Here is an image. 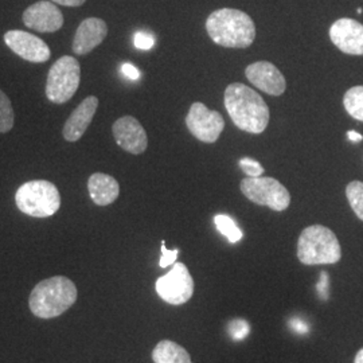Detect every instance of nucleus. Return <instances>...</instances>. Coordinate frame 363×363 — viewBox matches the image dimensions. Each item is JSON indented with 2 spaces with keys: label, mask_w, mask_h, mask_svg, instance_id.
Here are the masks:
<instances>
[{
  "label": "nucleus",
  "mask_w": 363,
  "mask_h": 363,
  "mask_svg": "<svg viewBox=\"0 0 363 363\" xmlns=\"http://www.w3.org/2000/svg\"><path fill=\"white\" fill-rule=\"evenodd\" d=\"M225 108L234 125L252 135L267 130L271 112L264 99L241 82L230 84L225 91Z\"/></svg>",
  "instance_id": "1"
},
{
  "label": "nucleus",
  "mask_w": 363,
  "mask_h": 363,
  "mask_svg": "<svg viewBox=\"0 0 363 363\" xmlns=\"http://www.w3.org/2000/svg\"><path fill=\"white\" fill-rule=\"evenodd\" d=\"M206 30L214 43L228 49H247L256 38L253 19L235 9H220L210 13Z\"/></svg>",
  "instance_id": "2"
},
{
  "label": "nucleus",
  "mask_w": 363,
  "mask_h": 363,
  "mask_svg": "<svg viewBox=\"0 0 363 363\" xmlns=\"http://www.w3.org/2000/svg\"><path fill=\"white\" fill-rule=\"evenodd\" d=\"M77 286L65 276L42 280L31 291L28 307L40 319H52L67 311L77 301Z\"/></svg>",
  "instance_id": "3"
},
{
  "label": "nucleus",
  "mask_w": 363,
  "mask_h": 363,
  "mask_svg": "<svg viewBox=\"0 0 363 363\" xmlns=\"http://www.w3.org/2000/svg\"><path fill=\"white\" fill-rule=\"evenodd\" d=\"M298 259L304 265L337 264L342 259L337 235L323 225L306 228L298 237Z\"/></svg>",
  "instance_id": "4"
},
{
  "label": "nucleus",
  "mask_w": 363,
  "mask_h": 363,
  "mask_svg": "<svg viewBox=\"0 0 363 363\" xmlns=\"http://www.w3.org/2000/svg\"><path fill=\"white\" fill-rule=\"evenodd\" d=\"M15 203L23 214L34 218H48L60 210L61 194L52 182L30 181L18 189Z\"/></svg>",
  "instance_id": "5"
},
{
  "label": "nucleus",
  "mask_w": 363,
  "mask_h": 363,
  "mask_svg": "<svg viewBox=\"0 0 363 363\" xmlns=\"http://www.w3.org/2000/svg\"><path fill=\"white\" fill-rule=\"evenodd\" d=\"M81 81V66L74 57L64 55L52 66L48 82L46 97L54 104H65L77 91Z\"/></svg>",
  "instance_id": "6"
},
{
  "label": "nucleus",
  "mask_w": 363,
  "mask_h": 363,
  "mask_svg": "<svg viewBox=\"0 0 363 363\" xmlns=\"http://www.w3.org/2000/svg\"><path fill=\"white\" fill-rule=\"evenodd\" d=\"M240 189L247 199L259 206H267L273 211H284L291 203V194L286 187L271 177L245 178Z\"/></svg>",
  "instance_id": "7"
},
{
  "label": "nucleus",
  "mask_w": 363,
  "mask_h": 363,
  "mask_svg": "<svg viewBox=\"0 0 363 363\" xmlns=\"http://www.w3.org/2000/svg\"><path fill=\"white\" fill-rule=\"evenodd\" d=\"M156 292L166 303L182 306L193 298L194 280L187 267L182 262H175L167 274L156 280Z\"/></svg>",
  "instance_id": "8"
},
{
  "label": "nucleus",
  "mask_w": 363,
  "mask_h": 363,
  "mask_svg": "<svg viewBox=\"0 0 363 363\" xmlns=\"http://www.w3.org/2000/svg\"><path fill=\"white\" fill-rule=\"evenodd\" d=\"M186 125L198 140L211 144L220 139L225 130V120L217 111H210L202 103H194L186 116Z\"/></svg>",
  "instance_id": "9"
},
{
  "label": "nucleus",
  "mask_w": 363,
  "mask_h": 363,
  "mask_svg": "<svg viewBox=\"0 0 363 363\" xmlns=\"http://www.w3.org/2000/svg\"><path fill=\"white\" fill-rule=\"evenodd\" d=\"M6 45L22 60L42 64L50 60L52 52L45 40L22 30H11L4 34Z\"/></svg>",
  "instance_id": "10"
},
{
  "label": "nucleus",
  "mask_w": 363,
  "mask_h": 363,
  "mask_svg": "<svg viewBox=\"0 0 363 363\" xmlns=\"http://www.w3.org/2000/svg\"><path fill=\"white\" fill-rule=\"evenodd\" d=\"M112 132L117 145L132 155L143 154L148 147L147 132L135 117H120L115 121Z\"/></svg>",
  "instance_id": "11"
},
{
  "label": "nucleus",
  "mask_w": 363,
  "mask_h": 363,
  "mask_svg": "<svg viewBox=\"0 0 363 363\" xmlns=\"http://www.w3.org/2000/svg\"><path fill=\"white\" fill-rule=\"evenodd\" d=\"M23 23L39 33H55L64 26V15L52 1H37L23 13Z\"/></svg>",
  "instance_id": "12"
},
{
  "label": "nucleus",
  "mask_w": 363,
  "mask_h": 363,
  "mask_svg": "<svg viewBox=\"0 0 363 363\" xmlns=\"http://www.w3.org/2000/svg\"><path fill=\"white\" fill-rule=\"evenodd\" d=\"M330 39L340 52L363 55V25L354 19H337L330 27Z\"/></svg>",
  "instance_id": "13"
},
{
  "label": "nucleus",
  "mask_w": 363,
  "mask_h": 363,
  "mask_svg": "<svg viewBox=\"0 0 363 363\" xmlns=\"http://www.w3.org/2000/svg\"><path fill=\"white\" fill-rule=\"evenodd\" d=\"M247 79L261 91L271 96H281L286 89V78L268 61H259L245 69Z\"/></svg>",
  "instance_id": "14"
},
{
  "label": "nucleus",
  "mask_w": 363,
  "mask_h": 363,
  "mask_svg": "<svg viewBox=\"0 0 363 363\" xmlns=\"http://www.w3.org/2000/svg\"><path fill=\"white\" fill-rule=\"evenodd\" d=\"M99 108V99L96 96L86 97L77 108L73 111V113L66 120L64 125V139L66 142L74 143L79 140L86 130L91 125V120L97 112Z\"/></svg>",
  "instance_id": "15"
},
{
  "label": "nucleus",
  "mask_w": 363,
  "mask_h": 363,
  "mask_svg": "<svg viewBox=\"0 0 363 363\" xmlns=\"http://www.w3.org/2000/svg\"><path fill=\"white\" fill-rule=\"evenodd\" d=\"M108 35V26L100 18H88L81 22L73 38V52L85 55L93 52Z\"/></svg>",
  "instance_id": "16"
},
{
  "label": "nucleus",
  "mask_w": 363,
  "mask_h": 363,
  "mask_svg": "<svg viewBox=\"0 0 363 363\" xmlns=\"http://www.w3.org/2000/svg\"><path fill=\"white\" fill-rule=\"evenodd\" d=\"M88 191L97 206H108L118 198L120 186L113 177L96 172L88 181Z\"/></svg>",
  "instance_id": "17"
},
{
  "label": "nucleus",
  "mask_w": 363,
  "mask_h": 363,
  "mask_svg": "<svg viewBox=\"0 0 363 363\" xmlns=\"http://www.w3.org/2000/svg\"><path fill=\"white\" fill-rule=\"evenodd\" d=\"M154 363H194L190 354L172 340H160L152 351Z\"/></svg>",
  "instance_id": "18"
},
{
  "label": "nucleus",
  "mask_w": 363,
  "mask_h": 363,
  "mask_svg": "<svg viewBox=\"0 0 363 363\" xmlns=\"http://www.w3.org/2000/svg\"><path fill=\"white\" fill-rule=\"evenodd\" d=\"M343 105L352 118L363 121V86H354L346 91Z\"/></svg>",
  "instance_id": "19"
},
{
  "label": "nucleus",
  "mask_w": 363,
  "mask_h": 363,
  "mask_svg": "<svg viewBox=\"0 0 363 363\" xmlns=\"http://www.w3.org/2000/svg\"><path fill=\"white\" fill-rule=\"evenodd\" d=\"M214 220H216V226L220 230V233L223 234L229 240V242L235 244L242 238L241 229L235 225V222L229 216L218 214V216H216Z\"/></svg>",
  "instance_id": "20"
},
{
  "label": "nucleus",
  "mask_w": 363,
  "mask_h": 363,
  "mask_svg": "<svg viewBox=\"0 0 363 363\" xmlns=\"http://www.w3.org/2000/svg\"><path fill=\"white\" fill-rule=\"evenodd\" d=\"M346 196L349 199L355 216L363 220V183L359 181L351 182L346 187Z\"/></svg>",
  "instance_id": "21"
},
{
  "label": "nucleus",
  "mask_w": 363,
  "mask_h": 363,
  "mask_svg": "<svg viewBox=\"0 0 363 363\" xmlns=\"http://www.w3.org/2000/svg\"><path fill=\"white\" fill-rule=\"evenodd\" d=\"M13 118L11 101L4 91H0V133H7L13 130Z\"/></svg>",
  "instance_id": "22"
},
{
  "label": "nucleus",
  "mask_w": 363,
  "mask_h": 363,
  "mask_svg": "<svg viewBox=\"0 0 363 363\" xmlns=\"http://www.w3.org/2000/svg\"><path fill=\"white\" fill-rule=\"evenodd\" d=\"M228 328H229L230 337H233L234 340H242L250 333V325L244 319H234Z\"/></svg>",
  "instance_id": "23"
},
{
  "label": "nucleus",
  "mask_w": 363,
  "mask_h": 363,
  "mask_svg": "<svg viewBox=\"0 0 363 363\" xmlns=\"http://www.w3.org/2000/svg\"><path fill=\"white\" fill-rule=\"evenodd\" d=\"M240 167L247 174L249 178H259L264 174V167L259 164L257 160L252 157H242L240 159Z\"/></svg>",
  "instance_id": "24"
},
{
  "label": "nucleus",
  "mask_w": 363,
  "mask_h": 363,
  "mask_svg": "<svg viewBox=\"0 0 363 363\" xmlns=\"http://www.w3.org/2000/svg\"><path fill=\"white\" fill-rule=\"evenodd\" d=\"M179 255V249H174V250H169L166 247V242L162 241V257L159 261V267L160 268H167L169 265H174L177 262Z\"/></svg>",
  "instance_id": "25"
},
{
  "label": "nucleus",
  "mask_w": 363,
  "mask_h": 363,
  "mask_svg": "<svg viewBox=\"0 0 363 363\" xmlns=\"http://www.w3.org/2000/svg\"><path fill=\"white\" fill-rule=\"evenodd\" d=\"M133 43H135V46H136L138 49H140V50H150V49L154 46L155 40H154V37H152L151 34L144 33V31H139V33H136V35H135Z\"/></svg>",
  "instance_id": "26"
},
{
  "label": "nucleus",
  "mask_w": 363,
  "mask_h": 363,
  "mask_svg": "<svg viewBox=\"0 0 363 363\" xmlns=\"http://www.w3.org/2000/svg\"><path fill=\"white\" fill-rule=\"evenodd\" d=\"M121 72H123V74H124L125 77L130 78L132 81L140 78V72H139L135 66L132 65V64H123V65H121Z\"/></svg>",
  "instance_id": "27"
},
{
  "label": "nucleus",
  "mask_w": 363,
  "mask_h": 363,
  "mask_svg": "<svg viewBox=\"0 0 363 363\" xmlns=\"http://www.w3.org/2000/svg\"><path fill=\"white\" fill-rule=\"evenodd\" d=\"M50 1L57 3V4H61V6H66V7H79L86 0H50Z\"/></svg>",
  "instance_id": "28"
},
{
  "label": "nucleus",
  "mask_w": 363,
  "mask_h": 363,
  "mask_svg": "<svg viewBox=\"0 0 363 363\" xmlns=\"http://www.w3.org/2000/svg\"><path fill=\"white\" fill-rule=\"evenodd\" d=\"M347 138L350 139L351 142H361L363 139L362 135L361 133H358V132H355V130H349L347 132Z\"/></svg>",
  "instance_id": "29"
},
{
  "label": "nucleus",
  "mask_w": 363,
  "mask_h": 363,
  "mask_svg": "<svg viewBox=\"0 0 363 363\" xmlns=\"http://www.w3.org/2000/svg\"><path fill=\"white\" fill-rule=\"evenodd\" d=\"M291 325H292L298 333H306V331H307V325H304V323H298V325H296V322H294V323H291Z\"/></svg>",
  "instance_id": "30"
},
{
  "label": "nucleus",
  "mask_w": 363,
  "mask_h": 363,
  "mask_svg": "<svg viewBox=\"0 0 363 363\" xmlns=\"http://www.w3.org/2000/svg\"><path fill=\"white\" fill-rule=\"evenodd\" d=\"M354 363H363V349H361V350L357 352L355 359H354Z\"/></svg>",
  "instance_id": "31"
}]
</instances>
